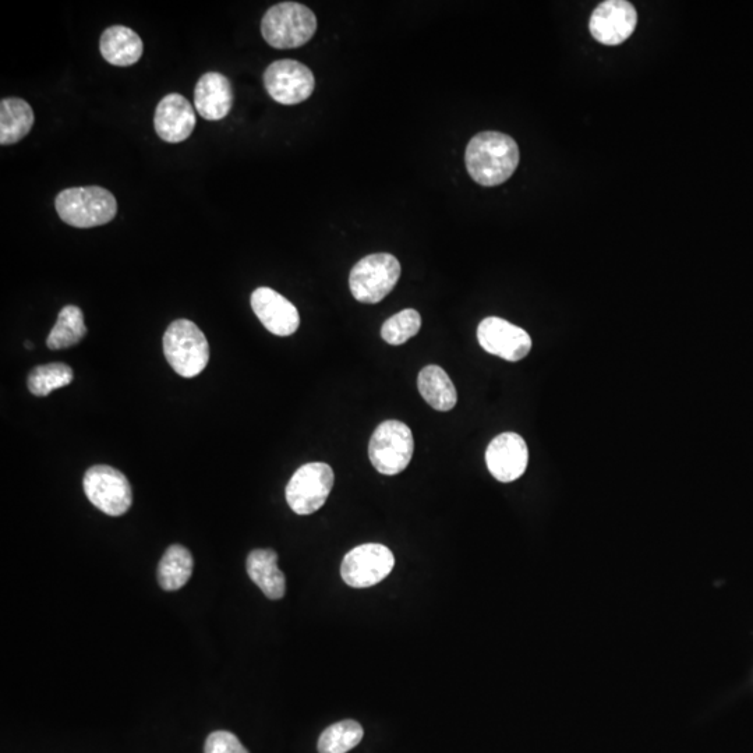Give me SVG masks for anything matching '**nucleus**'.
<instances>
[{
    "label": "nucleus",
    "instance_id": "obj_4",
    "mask_svg": "<svg viewBox=\"0 0 753 753\" xmlns=\"http://www.w3.org/2000/svg\"><path fill=\"white\" fill-rule=\"evenodd\" d=\"M164 353L169 366L185 378L199 376L210 362L207 338L193 321L186 318L169 325L164 335Z\"/></svg>",
    "mask_w": 753,
    "mask_h": 753
},
{
    "label": "nucleus",
    "instance_id": "obj_1",
    "mask_svg": "<svg viewBox=\"0 0 753 753\" xmlns=\"http://www.w3.org/2000/svg\"><path fill=\"white\" fill-rule=\"evenodd\" d=\"M516 141L500 132H483L469 141L465 162L477 185L493 187L507 182L519 165Z\"/></svg>",
    "mask_w": 753,
    "mask_h": 753
},
{
    "label": "nucleus",
    "instance_id": "obj_22",
    "mask_svg": "<svg viewBox=\"0 0 753 753\" xmlns=\"http://www.w3.org/2000/svg\"><path fill=\"white\" fill-rule=\"evenodd\" d=\"M87 327L84 323V314L80 307L69 306L60 310L55 327L48 335L47 346L51 351L72 348L80 344L81 339L86 337Z\"/></svg>",
    "mask_w": 753,
    "mask_h": 753
},
{
    "label": "nucleus",
    "instance_id": "obj_2",
    "mask_svg": "<svg viewBox=\"0 0 753 753\" xmlns=\"http://www.w3.org/2000/svg\"><path fill=\"white\" fill-rule=\"evenodd\" d=\"M60 219L74 228L88 229L109 224L118 214V201L100 186L72 187L55 201Z\"/></svg>",
    "mask_w": 753,
    "mask_h": 753
},
{
    "label": "nucleus",
    "instance_id": "obj_24",
    "mask_svg": "<svg viewBox=\"0 0 753 753\" xmlns=\"http://www.w3.org/2000/svg\"><path fill=\"white\" fill-rule=\"evenodd\" d=\"M363 727L357 721L344 720L332 724L318 740L320 753H348L363 740Z\"/></svg>",
    "mask_w": 753,
    "mask_h": 753
},
{
    "label": "nucleus",
    "instance_id": "obj_27",
    "mask_svg": "<svg viewBox=\"0 0 753 753\" xmlns=\"http://www.w3.org/2000/svg\"><path fill=\"white\" fill-rule=\"evenodd\" d=\"M24 346H26L27 349H33L34 348V345L31 344V342H26V345H24Z\"/></svg>",
    "mask_w": 753,
    "mask_h": 753
},
{
    "label": "nucleus",
    "instance_id": "obj_3",
    "mask_svg": "<svg viewBox=\"0 0 753 753\" xmlns=\"http://www.w3.org/2000/svg\"><path fill=\"white\" fill-rule=\"evenodd\" d=\"M317 31V17L309 7L295 2L278 3L264 14L261 34L272 48L303 47Z\"/></svg>",
    "mask_w": 753,
    "mask_h": 753
},
{
    "label": "nucleus",
    "instance_id": "obj_8",
    "mask_svg": "<svg viewBox=\"0 0 753 753\" xmlns=\"http://www.w3.org/2000/svg\"><path fill=\"white\" fill-rule=\"evenodd\" d=\"M83 487L91 504L106 515L122 516L132 507V486L126 476L112 466L95 465L88 469Z\"/></svg>",
    "mask_w": 753,
    "mask_h": 753
},
{
    "label": "nucleus",
    "instance_id": "obj_9",
    "mask_svg": "<svg viewBox=\"0 0 753 753\" xmlns=\"http://www.w3.org/2000/svg\"><path fill=\"white\" fill-rule=\"evenodd\" d=\"M395 557L387 546L362 544L345 555L341 576L346 585L355 589L371 588L383 582L394 569Z\"/></svg>",
    "mask_w": 753,
    "mask_h": 753
},
{
    "label": "nucleus",
    "instance_id": "obj_19",
    "mask_svg": "<svg viewBox=\"0 0 753 753\" xmlns=\"http://www.w3.org/2000/svg\"><path fill=\"white\" fill-rule=\"evenodd\" d=\"M417 388L424 401L438 412H448L458 402V392L443 367L434 364L424 367L417 377Z\"/></svg>",
    "mask_w": 753,
    "mask_h": 753
},
{
    "label": "nucleus",
    "instance_id": "obj_17",
    "mask_svg": "<svg viewBox=\"0 0 753 753\" xmlns=\"http://www.w3.org/2000/svg\"><path fill=\"white\" fill-rule=\"evenodd\" d=\"M102 58L113 66L127 67L139 62L144 45L140 35L132 28L112 26L106 28L100 41Z\"/></svg>",
    "mask_w": 753,
    "mask_h": 753
},
{
    "label": "nucleus",
    "instance_id": "obj_14",
    "mask_svg": "<svg viewBox=\"0 0 753 753\" xmlns=\"http://www.w3.org/2000/svg\"><path fill=\"white\" fill-rule=\"evenodd\" d=\"M254 314L271 334L289 337L299 330L300 316L295 304L271 288H258L250 299Z\"/></svg>",
    "mask_w": 753,
    "mask_h": 753
},
{
    "label": "nucleus",
    "instance_id": "obj_18",
    "mask_svg": "<svg viewBox=\"0 0 753 753\" xmlns=\"http://www.w3.org/2000/svg\"><path fill=\"white\" fill-rule=\"evenodd\" d=\"M247 574L270 600L285 596L284 572L278 568V554L274 550H254L247 557Z\"/></svg>",
    "mask_w": 753,
    "mask_h": 753
},
{
    "label": "nucleus",
    "instance_id": "obj_6",
    "mask_svg": "<svg viewBox=\"0 0 753 753\" xmlns=\"http://www.w3.org/2000/svg\"><path fill=\"white\" fill-rule=\"evenodd\" d=\"M415 451L412 430L399 420L381 423L370 438L369 458L377 472L395 476L408 468Z\"/></svg>",
    "mask_w": 753,
    "mask_h": 753
},
{
    "label": "nucleus",
    "instance_id": "obj_11",
    "mask_svg": "<svg viewBox=\"0 0 753 753\" xmlns=\"http://www.w3.org/2000/svg\"><path fill=\"white\" fill-rule=\"evenodd\" d=\"M477 339L484 351L507 362L525 359L532 349L528 332L500 317L484 318L477 328Z\"/></svg>",
    "mask_w": 753,
    "mask_h": 753
},
{
    "label": "nucleus",
    "instance_id": "obj_10",
    "mask_svg": "<svg viewBox=\"0 0 753 753\" xmlns=\"http://www.w3.org/2000/svg\"><path fill=\"white\" fill-rule=\"evenodd\" d=\"M264 86L278 104L298 105L309 100L316 87V79L309 67L298 60L282 59L267 67Z\"/></svg>",
    "mask_w": 753,
    "mask_h": 753
},
{
    "label": "nucleus",
    "instance_id": "obj_23",
    "mask_svg": "<svg viewBox=\"0 0 753 753\" xmlns=\"http://www.w3.org/2000/svg\"><path fill=\"white\" fill-rule=\"evenodd\" d=\"M74 380L73 369L66 363H49L35 367L28 374V390L35 397H48L51 392L67 387Z\"/></svg>",
    "mask_w": 753,
    "mask_h": 753
},
{
    "label": "nucleus",
    "instance_id": "obj_5",
    "mask_svg": "<svg viewBox=\"0 0 753 753\" xmlns=\"http://www.w3.org/2000/svg\"><path fill=\"white\" fill-rule=\"evenodd\" d=\"M401 278V263L388 253L370 254L352 268L349 288L353 298L364 304H376L387 298Z\"/></svg>",
    "mask_w": 753,
    "mask_h": 753
},
{
    "label": "nucleus",
    "instance_id": "obj_15",
    "mask_svg": "<svg viewBox=\"0 0 753 753\" xmlns=\"http://www.w3.org/2000/svg\"><path fill=\"white\" fill-rule=\"evenodd\" d=\"M196 123V112L192 104L180 94L166 95L155 111V132L166 143H182L189 139Z\"/></svg>",
    "mask_w": 753,
    "mask_h": 753
},
{
    "label": "nucleus",
    "instance_id": "obj_7",
    "mask_svg": "<svg viewBox=\"0 0 753 753\" xmlns=\"http://www.w3.org/2000/svg\"><path fill=\"white\" fill-rule=\"evenodd\" d=\"M334 470L323 462H311L296 470L286 486V501L298 515H311L323 508L334 487Z\"/></svg>",
    "mask_w": 753,
    "mask_h": 753
},
{
    "label": "nucleus",
    "instance_id": "obj_13",
    "mask_svg": "<svg viewBox=\"0 0 753 753\" xmlns=\"http://www.w3.org/2000/svg\"><path fill=\"white\" fill-rule=\"evenodd\" d=\"M528 462V445L519 434L502 433L487 447V468L498 482L511 483L518 480L526 472Z\"/></svg>",
    "mask_w": 753,
    "mask_h": 753
},
{
    "label": "nucleus",
    "instance_id": "obj_26",
    "mask_svg": "<svg viewBox=\"0 0 753 753\" xmlns=\"http://www.w3.org/2000/svg\"><path fill=\"white\" fill-rule=\"evenodd\" d=\"M204 753H249L235 734L215 731L205 741Z\"/></svg>",
    "mask_w": 753,
    "mask_h": 753
},
{
    "label": "nucleus",
    "instance_id": "obj_16",
    "mask_svg": "<svg viewBox=\"0 0 753 753\" xmlns=\"http://www.w3.org/2000/svg\"><path fill=\"white\" fill-rule=\"evenodd\" d=\"M233 104L231 81L224 74L205 73L197 81L194 105L201 118L222 120L229 115Z\"/></svg>",
    "mask_w": 753,
    "mask_h": 753
},
{
    "label": "nucleus",
    "instance_id": "obj_12",
    "mask_svg": "<svg viewBox=\"0 0 753 753\" xmlns=\"http://www.w3.org/2000/svg\"><path fill=\"white\" fill-rule=\"evenodd\" d=\"M638 24L635 6L627 0L600 3L590 17V33L604 45H620L634 34Z\"/></svg>",
    "mask_w": 753,
    "mask_h": 753
},
{
    "label": "nucleus",
    "instance_id": "obj_20",
    "mask_svg": "<svg viewBox=\"0 0 753 753\" xmlns=\"http://www.w3.org/2000/svg\"><path fill=\"white\" fill-rule=\"evenodd\" d=\"M34 125L33 108L21 98H3L0 102V144L19 143Z\"/></svg>",
    "mask_w": 753,
    "mask_h": 753
},
{
    "label": "nucleus",
    "instance_id": "obj_25",
    "mask_svg": "<svg viewBox=\"0 0 753 753\" xmlns=\"http://www.w3.org/2000/svg\"><path fill=\"white\" fill-rule=\"evenodd\" d=\"M422 328V317L419 311L405 309L388 318L381 328V337L387 344L398 346L416 337Z\"/></svg>",
    "mask_w": 753,
    "mask_h": 753
},
{
    "label": "nucleus",
    "instance_id": "obj_21",
    "mask_svg": "<svg viewBox=\"0 0 753 753\" xmlns=\"http://www.w3.org/2000/svg\"><path fill=\"white\" fill-rule=\"evenodd\" d=\"M194 568L193 555L186 547L173 544L158 565V582L166 592H175L189 582Z\"/></svg>",
    "mask_w": 753,
    "mask_h": 753
}]
</instances>
